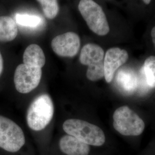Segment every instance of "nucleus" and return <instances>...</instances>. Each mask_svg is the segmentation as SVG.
Returning a JSON list of instances; mask_svg holds the SVG:
<instances>
[{
	"instance_id": "1",
	"label": "nucleus",
	"mask_w": 155,
	"mask_h": 155,
	"mask_svg": "<svg viewBox=\"0 0 155 155\" xmlns=\"http://www.w3.org/2000/svg\"><path fill=\"white\" fill-rule=\"evenodd\" d=\"M63 128L67 134L89 145L99 147L105 142V133L100 127L83 120H67Z\"/></svg>"
},
{
	"instance_id": "2",
	"label": "nucleus",
	"mask_w": 155,
	"mask_h": 155,
	"mask_svg": "<svg viewBox=\"0 0 155 155\" xmlns=\"http://www.w3.org/2000/svg\"><path fill=\"white\" fill-rule=\"evenodd\" d=\"M54 107L50 95L43 94L33 100L27 111L28 127L35 131L44 129L52 120Z\"/></svg>"
},
{
	"instance_id": "3",
	"label": "nucleus",
	"mask_w": 155,
	"mask_h": 155,
	"mask_svg": "<svg viewBox=\"0 0 155 155\" xmlns=\"http://www.w3.org/2000/svg\"><path fill=\"white\" fill-rule=\"evenodd\" d=\"M78 9L89 28L94 33L105 36L110 28L105 13L101 6L93 0H81Z\"/></svg>"
},
{
	"instance_id": "4",
	"label": "nucleus",
	"mask_w": 155,
	"mask_h": 155,
	"mask_svg": "<svg viewBox=\"0 0 155 155\" xmlns=\"http://www.w3.org/2000/svg\"><path fill=\"white\" fill-rule=\"evenodd\" d=\"M104 51L98 45L89 43L83 46L79 61L87 66L86 76L91 81H97L104 77Z\"/></svg>"
},
{
	"instance_id": "5",
	"label": "nucleus",
	"mask_w": 155,
	"mask_h": 155,
	"mask_svg": "<svg viewBox=\"0 0 155 155\" xmlns=\"http://www.w3.org/2000/svg\"><path fill=\"white\" fill-rule=\"evenodd\" d=\"M113 127L124 136H139L143 132V120L128 106L118 107L113 114Z\"/></svg>"
},
{
	"instance_id": "6",
	"label": "nucleus",
	"mask_w": 155,
	"mask_h": 155,
	"mask_svg": "<svg viewBox=\"0 0 155 155\" xmlns=\"http://www.w3.org/2000/svg\"><path fill=\"white\" fill-rule=\"evenodd\" d=\"M25 142L21 128L11 120L0 115V148L9 152H16Z\"/></svg>"
},
{
	"instance_id": "7",
	"label": "nucleus",
	"mask_w": 155,
	"mask_h": 155,
	"mask_svg": "<svg viewBox=\"0 0 155 155\" xmlns=\"http://www.w3.org/2000/svg\"><path fill=\"white\" fill-rule=\"evenodd\" d=\"M42 76L41 68L21 64L17 67L14 75V83L17 91L27 94L36 88Z\"/></svg>"
},
{
	"instance_id": "8",
	"label": "nucleus",
	"mask_w": 155,
	"mask_h": 155,
	"mask_svg": "<svg viewBox=\"0 0 155 155\" xmlns=\"http://www.w3.org/2000/svg\"><path fill=\"white\" fill-rule=\"evenodd\" d=\"M81 40L77 33L72 32L59 35L51 42V47L56 55L61 57L72 58L78 53Z\"/></svg>"
},
{
	"instance_id": "9",
	"label": "nucleus",
	"mask_w": 155,
	"mask_h": 155,
	"mask_svg": "<svg viewBox=\"0 0 155 155\" xmlns=\"http://www.w3.org/2000/svg\"><path fill=\"white\" fill-rule=\"evenodd\" d=\"M128 58L127 51L120 48H111L106 51L104 57V77L107 83L113 81L117 70L127 62Z\"/></svg>"
},
{
	"instance_id": "10",
	"label": "nucleus",
	"mask_w": 155,
	"mask_h": 155,
	"mask_svg": "<svg viewBox=\"0 0 155 155\" xmlns=\"http://www.w3.org/2000/svg\"><path fill=\"white\" fill-rule=\"evenodd\" d=\"M60 148L67 155H89V145L79 141L68 134L64 136L60 140Z\"/></svg>"
},
{
	"instance_id": "11",
	"label": "nucleus",
	"mask_w": 155,
	"mask_h": 155,
	"mask_svg": "<svg viewBox=\"0 0 155 155\" xmlns=\"http://www.w3.org/2000/svg\"><path fill=\"white\" fill-rule=\"evenodd\" d=\"M23 62L26 66L41 68L45 63V56L42 48L38 45H29L23 54Z\"/></svg>"
},
{
	"instance_id": "12",
	"label": "nucleus",
	"mask_w": 155,
	"mask_h": 155,
	"mask_svg": "<svg viewBox=\"0 0 155 155\" xmlns=\"http://www.w3.org/2000/svg\"><path fill=\"white\" fill-rule=\"evenodd\" d=\"M116 82L118 86L127 93H132L137 89L139 78L133 70L122 68L117 72Z\"/></svg>"
},
{
	"instance_id": "13",
	"label": "nucleus",
	"mask_w": 155,
	"mask_h": 155,
	"mask_svg": "<svg viewBox=\"0 0 155 155\" xmlns=\"http://www.w3.org/2000/svg\"><path fill=\"white\" fill-rule=\"evenodd\" d=\"M18 28L15 20L11 17L0 16V41L8 42L15 39Z\"/></svg>"
},
{
	"instance_id": "14",
	"label": "nucleus",
	"mask_w": 155,
	"mask_h": 155,
	"mask_svg": "<svg viewBox=\"0 0 155 155\" xmlns=\"http://www.w3.org/2000/svg\"><path fill=\"white\" fill-rule=\"evenodd\" d=\"M15 20L16 24L21 27L33 29L39 28L43 22L41 17L26 13H17Z\"/></svg>"
},
{
	"instance_id": "15",
	"label": "nucleus",
	"mask_w": 155,
	"mask_h": 155,
	"mask_svg": "<svg viewBox=\"0 0 155 155\" xmlns=\"http://www.w3.org/2000/svg\"><path fill=\"white\" fill-rule=\"evenodd\" d=\"M142 72L147 84L151 88H155V56H150L145 61Z\"/></svg>"
},
{
	"instance_id": "16",
	"label": "nucleus",
	"mask_w": 155,
	"mask_h": 155,
	"mask_svg": "<svg viewBox=\"0 0 155 155\" xmlns=\"http://www.w3.org/2000/svg\"><path fill=\"white\" fill-rule=\"evenodd\" d=\"M42 8L46 18L52 20L55 18L59 13V6L58 0H37Z\"/></svg>"
},
{
	"instance_id": "17",
	"label": "nucleus",
	"mask_w": 155,
	"mask_h": 155,
	"mask_svg": "<svg viewBox=\"0 0 155 155\" xmlns=\"http://www.w3.org/2000/svg\"><path fill=\"white\" fill-rule=\"evenodd\" d=\"M3 68H4V61H3V58L2 55L0 52V75H1L2 71H3Z\"/></svg>"
},
{
	"instance_id": "18",
	"label": "nucleus",
	"mask_w": 155,
	"mask_h": 155,
	"mask_svg": "<svg viewBox=\"0 0 155 155\" xmlns=\"http://www.w3.org/2000/svg\"><path fill=\"white\" fill-rule=\"evenodd\" d=\"M151 36L152 38L153 43L155 46V27L152 28V29L151 31Z\"/></svg>"
},
{
	"instance_id": "19",
	"label": "nucleus",
	"mask_w": 155,
	"mask_h": 155,
	"mask_svg": "<svg viewBox=\"0 0 155 155\" xmlns=\"http://www.w3.org/2000/svg\"><path fill=\"white\" fill-rule=\"evenodd\" d=\"M145 4H149L152 0H143Z\"/></svg>"
}]
</instances>
